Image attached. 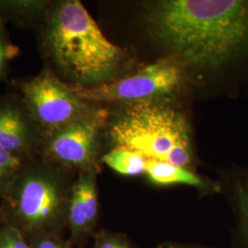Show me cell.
I'll return each instance as SVG.
<instances>
[{
    "label": "cell",
    "mask_w": 248,
    "mask_h": 248,
    "mask_svg": "<svg viewBox=\"0 0 248 248\" xmlns=\"http://www.w3.org/2000/svg\"><path fill=\"white\" fill-rule=\"evenodd\" d=\"M148 17L160 41L192 65L248 62V0H164Z\"/></svg>",
    "instance_id": "cell-1"
},
{
    "label": "cell",
    "mask_w": 248,
    "mask_h": 248,
    "mask_svg": "<svg viewBox=\"0 0 248 248\" xmlns=\"http://www.w3.org/2000/svg\"><path fill=\"white\" fill-rule=\"evenodd\" d=\"M45 66L65 84L93 87L115 80L125 59L78 0L53 1L37 29Z\"/></svg>",
    "instance_id": "cell-2"
},
{
    "label": "cell",
    "mask_w": 248,
    "mask_h": 248,
    "mask_svg": "<svg viewBox=\"0 0 248 248\" xmlns=\"http://www.w3.org/2000/svg\"><path fill=\"white\" fill-rule=\"evenodd\" d=\"M68 170L41 157L31 160L0 200L9 224L39 238L66 223L75 181Z\"/></svg>",
    "instance_id": "cell-3"
},
{
    "label": "cell",
    "mask_w": 248,
    "mask_h": 248,
    "mask_svg": "<svg viewBox=\"0 0 248 248\" xmlns=\"http://www.w3.org/2000/svg\"><path fill=\"white\" fill-rule=\"evenodd\" d=\"M106 131L113 147L184 169L191 163L189 125L186 117L171 107L154 100L130 104L111 120L108 117Z\"/></svg>",
    "instance_id": "cell-4"
},
{
    "label": "cell",
    "mask_w": 248,
    "mask_h": 248,
    "mask_svg": "<svg viewBox=\"0 0 248 248\" xmlns=\"http://www.w3.org/2000/svg\"><path fill=\"white\" fill-rule=\"evenodd\" d=\"M13 84L43 138L88 117L98 107L78 97L45 65L38 75Z\"/></svg>",
    "instance_id": "cell-5"
},
{
    "label": "cell",
    "mask_w": 248,
    "mask_h": 248,
    "mask_svg": "<svg viewBox=\"0 0 248 248\" xmlns=\"http://www.w3.org/2000/svg\"><path fill=\"white\" fill-rule=\"evenodd\" d=\"M109 111L98 106L90 115L43 138L39 157L66 169L100 171L101 137Z\"/></svg>",
    "instance_id": "cell-6"
},
{
    "label": "cell",
    "mask_w": 248,
    "mask_h": 248,
    "mask_svg": "<svg viewBox=\"0 0 248 248\" xmlns=\"http://www.w3.org/2000/svg\"><path fill=\"white\" fill-rule=\"evenodd\" d=\"M181 82V71L169 59L155 62L133 76L93 87L69 85L82 99L100 105L105 103H136L169 95ZM68 85V84H67Z\"/></svg>",
    "instance_id": "cell-7"
},
{
    "label": "cell",
    "mask_w": 248,
    "mask_h": 248,
    "mask_svg": "<svg viewBox=\"0 0 248 248\" xmlns=\"http://www.w3.org/2000/svg\"><path fill=\"white\" fill-rule=\"evenodd\" d=\"M43 135L18 94L0 95V147L27 158L39 157Z\"/></svg>",
    "instance_id": "cell-8"
},
{
    "label": "cell",
    "mask_w": 248,
    "mask_h": 248,
    "mask_svg": "<svg viewBox=\"0 0 248 248\" xmlns=\"http://www.w3.org/2000/svg\"><path fill=\"white\" fill-rule=\"evenodd\" d=\"M97 173L81 171L74 181L67 210L66 224L70 241L76 242L90 232L98 219Z\"/></svg>",
    "instance_id": "cell-9"
},
{
    "label": "cell",
    "mask_w": 248,
    "mask_h": 248,
    "mask_svg": "<svg viewBox=\"0 0 248 248\" xmlns=\"http://www.w3.org/2000/svg\"><path fill=\"white\" fill-rule=\"evenodd\" d=\"M221 186L226 190L234 215L231 248H248V170L231 172Z\"/></svg>",
    "instance_id": "cell-10"
},
{
    "label": "cell",
    "mask_w": 248,
    "mask_h": 248,
    "mask_svg": "<svg viewBox=\"0 0 248 248\" xmlns=\"http://www.w3.org/2000/svg\"><path fill=\"white\" fill-rule=\"evenodd\" d=\"M145 174L156 185L169 186L181 184L196 186L209 192L222 191L221 183L198 176L189 169L173 166L162 161L147 160Z\"/></svg>",
    "instance_id": "cell-11"
},
{
    "label": "cell",
    "mask_w": 248,
    "mask_h": 248,
    "mask_svg": "<svg viewBox=\"0 0 248 248\" xmlns=\"http://www.w3.org/2000/svg\"><path fill=\"white\" fill-rule=\"evenodd\" d=\"M52 3L53 0H0V15L5 21L37 31Z\"/></svg>",
    "instance_id": "cell-12"
},
{
    "label": "cell",
    "mask_w": 248,
    "mask_h": 248,
    "mask_svg": "<svg viewBox=\"0 0 248 248\" xmlns=\"http://www.w3.org/2000/svg\"><path fill=\"white\" fill-rule=\"evenodd\" d=\"M101 162L118 174L134 177L145 173L147 159L135 151L115 146L101 156Z\"/></svg>",
    "instance_id": "cell-13"
},
{
    "label": "cell",
    "mask_w": 248,
    "mask_h": 248,
    "mask_svg": "<svg viewBox=\"0 0 248 248\" xmlns=\"http://www.w3.org/2000/svg\"><path fill=\"white\" fill-rule=\"evenodd\" d=\"M31 160L0 147V200Z\"/></svg>",
    "instance_id": "cell-14"
},
{
    "label": "cell",
    "mask_w": 248,
    "mask_h": 248,
    "mask_svg": "<svg viewBox=\"0 0 248 248\" xmlns=\"http://www.w3.org/2000/svg\"><path fill=\"white\" fill-rule=\"evenodd\" d=\"M0 248H31L18 228L8 225L0 230Z\"/></svg>",
    "instance_id": "cell-15"
},
{
    "label": "cell",
    "mask_w": 248,
    "mask_h": 248,
    "mask_svg": "<svg viewBox=\"0 0 248 248\" xmlns=\"http://www.w3.org/2000/svg\"><path fill=\"white\" fill-rule=\"evenodd\" d=\"M18 53V46L12 45L9 39H0V81L7 78L9 62L13 60Z\"/></svg>",
    "instance_id": "cell-16"
},
{
    "label": "cell",
    "mask_w": 248,
    "mask_h": 248,
    "mask_svg": "<svg viewBox=\"0 0 248 248\" xmlns=\"http://www.w3.org/2000/svg\"><path fill=\"white\" fill-rule=\"evenodd\" d=\"M94 248H133L128 240L117 233L101 232L96 236Z\"/></svg>",
    "instance_id": "cell-17"
},
{
    "label": "cell",
    "mask_w": 248,
    "mask_h": 248,
    "mask_svg": "<svg viewBox=\"0 0 248 248\" xmlns=\"http://www.w3.org/2000/svg\"><path fill=\"white\" fill-rule=\"evenodd\" d=\"M31 248H69L67 244L62 240L54 237L53 235H47L39 237L36 240Z\"/></svg>",
    "instance_id": "cell-18"
},
{
    "label": "cell",
    "mask_w": 248,
    "mask_h": 248,
    "mask_svg": "<svg viewBox=\"0 0 248 248\" xmlns=\"http://www.w3.org/2000/svg\"><path fill=\"white\" fill-rule=\"evenodd\" d=\"M159 248H212L196 246V245H188V244H181V243H165L160 246Z\"/></svg>",
    "instance_id": "cell-19"
},
{
    "label": "cell",
    "mask_w": 248,
    "mask_h": 248,
    "mask_svg": "<svg viewBox=\"0 0 248 248\" xmlns=\"http://www.w3.org/2000/svg\"><path fill=\"white\" fill-rule=\"evenodd\" d=\"M0 39H8L7 31L5 29V20L0 15Z\"/></svg>",
    "instance_id": "cell-20"
}]
</instances>
